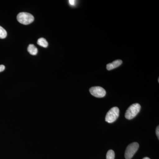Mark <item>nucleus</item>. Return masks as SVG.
Here are the masks:
<instances>
[{
    "instance_id": "nucleus-1",
    "label": "nucleus",
    "mask_w": 159,
    "mask_h": 159,
    "mask_svg": "<svg viewBox=\"0 0 159 159\" xmlns=\"http://www.w3.org/2000/svg\"><path fill=\"white\" fill-rule=\"evenodd\" d=\"M141 108V106L139 103H135L132 104L125 112V118L129 120L134 119L139 114Z\"/></svg>"
},
{
    "instance_id": "nucleus-2",
    "label": "nucleus",
    "mask_w": 159,
    "mask_h": 159,
    "mask_svg": "<svg viewBox=\"0 0 159 159\" xmlns=\"http://www.w3.org/2000/svg\"><path fill=\"white\" fill-rule=\"evenodd\" d=\"M18 21L23 25H28L33 22L34 18L32 15L28 12H20L17 16Z\"/></svg>"
},
{
    "instance_id": "nucleus-3",
    "label": "nucleus",
    "mask_w": 159,
    "mask_h": 159,
    "mask_svg": "<svg viewBox=\"0 0 159 159\" xmlns=\"http://www.w3.org/2000/svg\"><path fill=\"white\" fill-rule=\"evenodd\" d=\"M119 110L116 107H112L108 111L105 117V121L108 123H112L118 119L119 116Z\"/></svg>"
},
{
    "instance_id": "nucleus-4",
    "label": "nucleus",
    "mask_w": 159,
    "mask_h": 159,
    "mask_svg": "<svg viewBox=\"0 0 159 159\" xmlns=\"http://www.w3.org/2000/svg\"><path fill=\"white\" fill-rule=\"evenodd\" d=\"M139 144L137 142H133L127 146L125 151V157L126 159H131L137 152L139 148Z\"/></svg>"
},
{
    "instance_id": "nucleus-5",
    "label": "nucleus",
    "mask_w": 159,
    "mask_h": 159,
    "mask_svg": "<svg viewBox=\"0 0 159 159\" xmlns=\"http://www.w3.org/2000/svg\"><path fill=\"white\" fill-rule=\"evenodd\" d=\"M90 93L94 97L97 98H102L105 97L106 92L104 89L99 86L93 87L89 89Z\"/></svg>"
},
{
    "instance_id": "nucleus-6",
    "label": "nucleus",
    "mask_w": 159,
    "mask_h": 159,
    "mask_svg": "<svg viewBox=\"0 0 159 159\" xmlns=\"http://www.w3.org/2000/svg\"><path fill=\"white\" fill-rule=\"evenodd\" d=\"M122 61L121 60H117L113 62L109 63L107 65V69L108 70H111L115 68L118 67L121 64H122Z\"/></svg>"
},
{
    "instance_id": "nucleus-7",
    "label": "nucleus",
    "mask_w": 159,
    "mask_h": 159,
    "mask_svg": "<svg viewBox=\"0 0 159 159\" xmlns=\"http://www.w3.org/2000/svg\"><path fill=\"white\" fill-rule=\"evenodd\" d=\"M28 51L31 55H36L38 53L37 48L33 44L29 45V47H28Z\"/></svg>"
},
{
    "instance_id": "nucleus-8",
    "label": "nucleus",
    "mask_w": 159,
    "mask_h": 159,
    "mask_svg": "<svg viewBox=\"0 0 159 159\" xmlns=\"http://www.w3.org/2000/svg\"><path fill=\"white\" fill-rule=\"evenodd\" d=\"M37 44L39 45L41 47L44 48H47L48 47V45L47 41L43 38H40L38 40Z\"/></svg>"
},
{
    "instance_id": "nucleus-9",
    "label": "nucleus",
    "mask_w": 159,
    "mask_h": 159,
    "mask_svg": "<svg viewBox=\"0 0 159 159\" xmlns=\"http://www.w3.org/2000/svg\"><path fill=\"white\" fill-rule=\"evenodd\" d=\"M115 152L113 150H109L107 153L106 159H115Z\"/></svg>"
},
{
    "instance_id": "nucleus-10",
    "label": "nucleus",
    "mask_w": 159,
    "mask_h": 159,
    "mask_svg": "<svg viewBox=\"0 0 159 159\" xmlns=\"http://www.w3.org/2000/svg\"><path fill=\"white\" fill-rule=\"evenodd\" d=\"M7 33L6 30L0 26V39H4L7 36Z\"/></svg>"
},
{
    "instance_id": "nucleus-11",
    "label": "nucleus",
    "mask_w": 159,
    "mask_h": 159,
    "mask_svg": "<svg viewBox=\"0 0 159 159\" xmlns=\"http://www.w3.org/2000/svg\"><path fill=\"white\" fill-rule=\"evenodd\" d=\"M69 3L70 5L72 6H74L75 5V3H76V1L74 0H70L69 1Z\"/></svg>"
},
{
    "instance_id": "nucleus-12",
    "label": "nucleus",
    "mask_w": 159,
    "mask_h": 159,
    "mask_svg": "<svg viewBox=\"0 0 159 159\" xmlns=\"http://www.w3.org/2000/svg\"><path fill=\"white\" fill-rule=\"evenodd\" d=\"M156 134L157 137L158 139H159V126H158L157 127L156 129Z\"/></svg>"
},
{
    "instance_id": "nucleus-13",
    "label": "nucleus",
    "mask_w": 159,
    "mask_h": 159,
    "mask_svg": "<svg viewBox=\"0 0 159 159\" xmlns=\"http://www.w3.org/2000/svg\"><path fill=\"white\" fill-rule=\"evenodd\" d=\"M143 159H150L148 157H145Z\"/></svg>"
}]
</instances>
